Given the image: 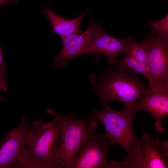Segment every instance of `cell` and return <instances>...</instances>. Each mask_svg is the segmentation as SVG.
<instances>
[{
  "mask_svg": "<svg viewBox=\"0 0 168 168\" xmlns=\"http://www.w3.org/2000/svg\"><path fill=\"white\" fill-rule=\"evenodd\" d=\"M89 78L92 90L103 105L117 101L125 107L133 108L150 89L139 75L121 68L117 63H109L101 74H92Z\"/></svg>",
  "mask_w": 168,
  "mask_h": 168,
  "instance_id": "obj_1",
  "label": "cell"
},
{
  "mask_svg": "<svg viewBox=\"0 0 168 168\" xmlns=\"http://www.w3.org/2000/svg\"><path fill=\"white\" fill-rule=\"evenodd\" d=\"M46 112L57 122L59 129L58 150L54 161V168H70L74 159L90 136L98 128L96 120L88 118L79 119L71 112L59 114L47 109Z\"/></svg>",
  "mask_w": 168,
  "mask_h": 168,
  "instance_id": "obj_2",
  "label": "cell"
},
{
  "mask_svg": "<svg viewBox=\"0 0 168 168\" xmlns=\"http://www.w3.org/2000/svg\"><path fill=\"white\" fill-rule=\"evenodd\" d=\"M59 129L53 119L35 120L29 126L26 138V155L23 168H54Z\"/></svg>",
  "mask_w": 168,
  "mask_h": 168,
  "instance_id": "obj_3",
  "label": "cell"
},
{
  "mask_svg": "<svg viewBox=\"0 0 168 168\" xmlns=\"http://www.w3.org/2000/svg\"><path fill=\"white\" fill-rule=\"evenodd\" d=\"M101 110L93 109L91 110L89 120H97L104 125V135L111 145L116 143L125 151L129 156L139 143L135 136L133 129V123L136 113L133 108L125 107L121 110L111 108L109 105H104Z\"/></svg>",
  "mask_w": 168,
  "mask_h": 168,
  "instance_id": "obj_4",
  "label": "cell"
},
{
  "mask_svg": "<svg viewBox=\"0 0 168 168\" xmlns=\"http://www.w3.org/2000/svg\"><path fill=\"white\" fill-rule=\"evenodd\" d=\"M29 119L23 114L19 124L0 142V168H22Z\"/></svg>",
  "mask_w": 168,
  "mask_h": 168,
  "instance_id": "obj_5",
  "label": "cell"
},
{
  "mask_svg": "<svg viewBox=\"0 0 168 168\" xmlns=\"http://www.w3.org/2000/svg\"><path fill=\"white\" fill-rule=\"evenodd\" d=\"M160 137L151 138L150 133H144L139 143L130 155L122 161L119 168H166L168 160L163 156L160 147Z\"/></svg>",
  "mask_w": 168,
  "mask_h": 168,
  "instance_id": "obj_6",
  "label": "cell"
},
{
  "mask_svg": "<svg viewBox=\"0 0 168 168\" xmlns=\"http://www.w3.org/2000/svg\"><path fill=\"white\" fill-rule=\"evenodd\" d=\"M110 143L104 135L92 134L76 155L70 168H114L107 155Z\"/></svg>",
  "mask_w": 168,
  "mask_h": 168,
  "instance_id": "obj_7",
  "label": "cell"
},
{
  "mask_svg": "<svg viewBox=\"0 0 168 168\" xmlns=\"http://www.w3.org/2000/svg\"><path fill=\"white\" fill-rule=\"evenodd\" d=\"M133 109L137 112L143 110L150 114L155 119L156 129L158 133H164L162 120L168 115V84L156 85L141 98Z\"/></svg>",
  "mask_w": 168,
  "mask_h": 168,
  "instance_id": "obj_8",
  "label": "cell"
},
{
  "mask_svg": "<svg viewBox=\"0 0 168 168\" xmlns=\"http://www.w3.org/2000/svg\"><path fill=\"white\" fill-rule=\"evenodd\" d=\"M147 65L152 78L151 89L160 83L168 84V41L150 34L146 39Z\"/></svg>",
  "mask_w": 168,
  "mask_h": 168,
  "instance_id": "obj_9",
  "label": "cell"
},
{
  "mask_svg": "<svg viewBox=\"0 0 168 168\" xmlns=\"http://www.w3.org/2000/svg\"><path fill=\"white\" fill-rule=\"evenodd\" d=\"M128 38L119 39L108 34L101 25L97 24L95 32L86 48L82 54L95 53L105 55L109 64H116L118 60L116 56L125 53Z\"/></svg>",
  "mask_w": 168,
  "mask_h": 168,
  "instance_id": "obj_10",
  "label": "cell"
},
{
  "mask_svg": "<svg viewBox=\"0 0 168 168\" xmlns=\"http://www.w3.org/2000/svg\"><path fill=\"white\" fill-rule=\"evenodd\" d=\"M89 26L86 30L82 32L77 39L71 48L61 57H54L53 64L58 69L66 66L75 58L82 54L89 45L94 34L97 25L92 20L88 21Z\"/></svg>",
  "mask_w": 168,
  "mask_h": 168,
  "instance_id": "obj_11",
  "label": "cell"
},
{
  "mask_svg": "<svg viewBox=\"0 0 168 168\" xmlns=\"http://www.w3.org/2000/svg\"><path fill=\"white\" fill-rule=\"evenodd\" d=\"M88 11V8H86L80 16L73 19L66 18L57 15L49 7L42 9L41 13L48 19L52 26L54 32L60 36L81 31L80 24L87 15Z\"/></svg>",
  "mask_w": 168,
  "mask_h": 168,
  "instance_id": "obj_12",
  "label": "cell"
},
{
  "mask_svg": "<svg viewBox=\"0 0 168 168\" xmlns=\"http://www.w3.org/2000/svg\"><path fill=\"white\" fill-rule=\"evenodd\" d=\"M117 64L121 68L138 75H142L147 79L151 89L152 78L149 68L147 64L140 62L131 56L125 54L124 57Z\"/></svg>",
  "mask_w": 168,
  "mask_h": 168,
  "instance_id": "obj_13",
  "label": "cell"
},
{
  "mask_svg": "<svg viewBox=\"0 0 168 168\" xmlns=\"http://www.w3.org/2000/svg\"><path fill=\"white\" fill-rule=\"evenodd\" d=\"M127 38V44L125 53L140 62L147 64L148 48L146 39L138 43L131 36H129Z\"/></svg>",
  "mask_w": 168,
  "mask_h": 168,
  "instance_id": "obj_14",
  "label": "cell"
},
{
  "mask_svg": "<svg viewBox=\"0 0 168 168\" xmlns=\"http://www.w3.org/2000/svg\"><path fill=\"white\" fill-rule=\"evenodd\" d=\"M147 25L151 29V34L158 38L168 41V14L158 20H149Z\"/></svg>",
  "mask_w": 168,
  "mask_h": 168,
  "instance_id": "obj_15",
  "label": "cell"
},
{
  "mask_svg": "<svg viewBox=\"0 0 168 168\" xmlns=\"http://www.w3.org/2000/svg\"><path fill=\"white\" fill-rule=\"evenodd\" d=\"M82 32L77 31L69 34L60 36L63 43V47L60 53L54 57L58 58L61 57L66 53L72 47L76 41L78 36Z\"/></svg>",
  "mask_w": 168,
  "mask_h": 168,
  "instance_id": "obj_16",
  "label": "cell"
},
{
  "mask_svg": "<svg viewBox=\"0 0 168 168\" xmlns=\"http://www.w3.org/2000/svg\"><path fill=\"white\" fill-rule=\"evenodd\" d=\"M6 66L4 63L0 47V91H5L7 90L5 77V71Z\"/></svg>",
  "mask_w": 168,
  "mask_h": 168,
  "instance_id": "obj_17",
  "label": "cell"
},
{
  "mask_svg": "<svg viewBox=\"0 0 168 168\" xmlns=\"http://www.w3.org/2000/svg\"><path fill=\"white\" fill-rule=\"evenodd\" d=\"M161 150L163 157L168 160V142L161 141L160 142Z\"/></svg>",
  "mask_w": 168,
  "mask_h": 168,
  "instance_id": "obj_18",
  "label": "cell"
},
{
  "mask_svg": "<svg viewBox=\"0 0 168 168\" xmlns=\"http://www.w3.org/2000/svg\"><path fill=\"white\" fill-rule=\"evenodd\" d=\"M7 2H12L11 0H0V6L2 4L6 3Z\"/></svg>",
  "mask_w": 168,
  "mask_h": 168,
  "instance_id": "obj_19",
  "label": "cell"
},
{
  "mask_svg": "<svg viewBox=\"0 0 168 168\" xmlns=\"http://www.w3.org/2000/svg\"><path fill=\"white\" fill-rule=\"evenodd\" d=\"M4 98L3 97H0V100H4Z\"/></svg>",
  "mask_w": 168,
  "mask_h": 168,
  "instance_id": "obj_20",
  "label": "cell"
}]
</instances>
